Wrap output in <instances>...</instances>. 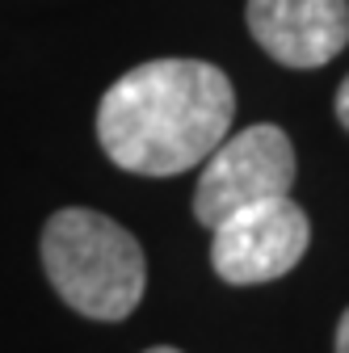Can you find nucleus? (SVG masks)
<instances>
[{
  "instance_id": "39448f33",
  "label": "nucleus",
  "mask_w": 349,
  "mask_h": 353,
  "mask_svg": "<svg viewBox=\"0 0 349 353\" xmlns=\"http://www.w3.org/2000/svg\"><path fill=\"white\" fill-rule=\"evenodd\" d=\"M257 47L282 68H324L349 47L345 0H248Z\"/></svg>"
},
{
  "instance_id": "f257e3e1",
  "label": "nucleus",
  "mask_w": 349,
  "mask_h": 353,
  "mask_svg": "<svg viewBox=\"0 0 349 353\" xmlns=\"http://www.w3.org/2000/svg\"><path fill=\"white\" fill-rule=\"evenodd\" d=\"M232 118L236 93L223 68L206 59H152L106 88L97 139L126 172L177 176L228 139Z\"/></svg>"
},
{
  "instance_id": "7ed1b4c3",
  "label": "nucleus",
  "mask_w": 349,
  "mask_h": 353,
  "mask_svg": "<svg viewBox=\"0 0 349 353\" xmlns=\"http://www.w3.org/2000/svg\"><path fill=\"white\" fill-rule=\"evenodd\" d=\"M295 185V148L274 122L244 126L206 156V168L194 190V219L202 228H219L244 206L286 198Z\"/></svg>"
},
{
  "instance_id": "0eeeda50",
  "label": "nucleus",
  "mask_w": 349,
  "mask_h": 353,
  "mask_svg": "<svg viewBox=\"0 0 349 353\" xmlns=\"http://www.w3.org/2000/svg\"><path fill=\"white\" fill-rule=\"evenodd\" d=\"M337 353H349V307H345V316L337 324Z\"/></svg>"
},
{
  "instance_id": "20e7f679",
  "label": "nucleus",
  "mask_w": 349,
  "mask_h": 353,
  "mask_svg": "<svg viewBox=\"0 0 349 353\" xmlns=\"http://www.w3.org/2000/svg\"><path fill=\"white\" fill-rule=\"evenodd\" d=\"M312 244V223L299 202L270 198L236 210L215 228L210 265L232 286H261L290 274Z\"/></svg>"
},
{
  "instance_id": "6e6552de",
  "label": "nucleus",
  "mask_w": 349,
  "mask_h": 353,
  "mask_svg": "<svg viewBox=\"0 0 349 353\" xmlns=\"http://www.w3.org/2000/svg\"><path fill=\"white\" fill-rule=\"evenodd\" d=\"M148 353H181V349H168V345H156V349H148Z\"/></svg>"
},
{
  "instance_id": "423d86ee",
  "label": "nucleus",
  "mask_w": 349,
  "mask_h": 353,
  "mask_svg": "<svg viewBox=\"0 0 349 353\" xmlns=\"http://www.w3.org/2000/svg\"><path fill=\"white\" fill-rule=\"evenodd\" d=\"M337 122L349 130V76H345L341 88H337Z\"/></svg>"
},
{
  "instance_id": "f03ea898",
  "label": "nucleus",
  "mask_w": 349,
  "mask_h": 353,
  "mask_svg": "<svg viewBox=\"0 0 349 353\" xmlns=\"http://www.w3.org/2000/svg\"><path fill=\"white\" fill-rule=\"evenodd\" d=\"M42 270L72 312L89 320H126L139 307L148 286V261L139 240L122 223L68 206L42 228Z\"/></svg>"
}]
</instances>
